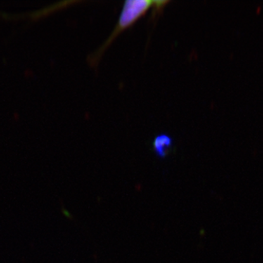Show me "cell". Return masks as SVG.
Instances as JSON below:
<instances>
[{"instance_id":"obj_2","label":"cell","mask_w":263,"mask_h":263,"mask_svg":"<svg viewBox=\"0 0 263 263\" xmlns=\"http://www.w3.org/2000/svg\"><path fill=\"white\" fill-rule=\"evenodd\" d=\"M173 145V138L167 134L157 135L152 143L156 155L160 159L165 158L168 155Z\"/></svg>"},{"instance_id":"obj_1","label":"cell","mask_w":263,"mask_h":263,"mask_svg":"<svg viewBox=\"0 0 263 263\" xmlns=\"http://www.w3.org/2000/svg\"><path fill=\"white\" fill-rule=\"evenodd\" d=\"M164 5L163 1H150V0H127L123 5L122 12L119 15V22L110 34L108 39L103 43L101 47L99 48L93 56L90 58V63L92 65H98L99 60L103 56L104 52L111 45L116 39L123 32L132 25H133L138 19L143 16L147 12L153 8L155 10L162 9Z\"/></svg>"}]
</instances>
